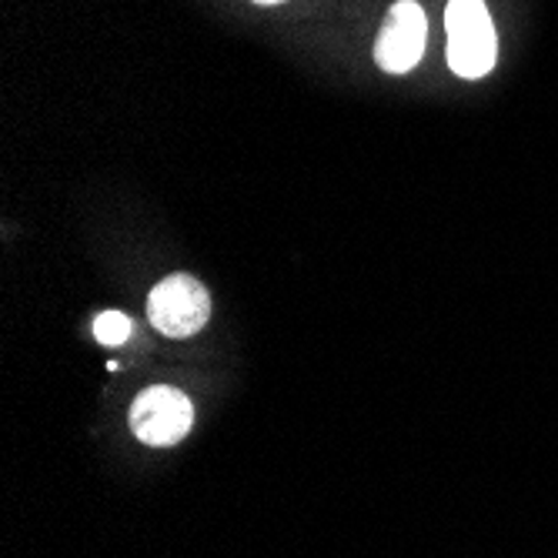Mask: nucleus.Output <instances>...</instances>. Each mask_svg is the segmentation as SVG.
Wrapping results in <instances>:
<instances>
[{
    "label": "nucleus",
    "mask_w": 558,
    "mask_h": 558,
    "mask_svg": "<svg viewBox=\"0 0 558 558\" xmlns=\"http://www.w3.org/2000/svg\"><path fill=\"white\" fill-rule=\"evenodd\" d=\"M448 68L459 77H485L495 68V27L485 0H448Z\"/></svg>",
    "instance_id": "f257e3e1"
},
{
    "label": "nucleus",
    "mask_w": 558,
    "mask_h": 558,
    "mask_svg": "<svg viewBox=\"0 0 558 558\" xmlns=\"http://www.w3.org/2000/svg\"><path fill=\"white\" fill-rule=\"evenodd\" d=\"M194 409L181 388H144L131 404V428L144 445H174L191 432Z\"/></svg>",
    "instance_id": "7ed1b4c3"
},
{
    "label": "nucleus",
    "mask_w": 558,
    "mask_h": 558,
    "mask_svg": "<svg viewBox=\"0 0 558 558\" xmlns=\"http://www.w3.org/2000/svg\"><path fill=\"white\" fill-rule=\"evenodd\" d=\"M255 4H281V0H255Z\"/></svg>",
    "instance_id": "423d86ee"
},
{
    "label": "nucleus",
    "mask_w": 558,
    "mask_h": 558,
    "mask_svg": "<svg viewBox=\"0 0 558 558\" xmlns=\"http://www.w3.org/2000/svg\"><path fill=\"white\" fill-rule=\"evenodd\" d=\"M211 298L197 278L171 275L147 298V318L168 338H191L208 325Z\"/></svg>",
    "instance_id": "f03ea898"
},
{
    "label": "nucleus",
    "mask_w": 558,
    "mask_h": 558,
    "mask_svg": "<svg viewBox=\"0 0 558 558\" xmlns=\"http://www.w3.org/2000/svg\"><path fill=\"white\" fill-rule=\"evenodd\" d=\"M131 331H134V325H131V318L121 315V312H105V315H97V318H94V338H97L100 344L118 348V344H124V341L131 338Z\"/></svg>",
    "instance_id": "39448f33"
},
{
    "label": "nucleus",
    "mask_w": 558,
    "mask_h": 558,
    "mask_svg": "<svg viewBox=\"0 0 558 558\" xmlns=\"http://www.w3.org/2000/svg\"><path fill=\"white\" fill-rule=\"evenodd\" d=\"M425 37H428V21L425 11L415 0H398L388 11L385 27L375 44V61L388 74H404L412 71L422 54H425Z\"/></svg>",
    "instance_id": "20e7f679"
}]
</instances>
